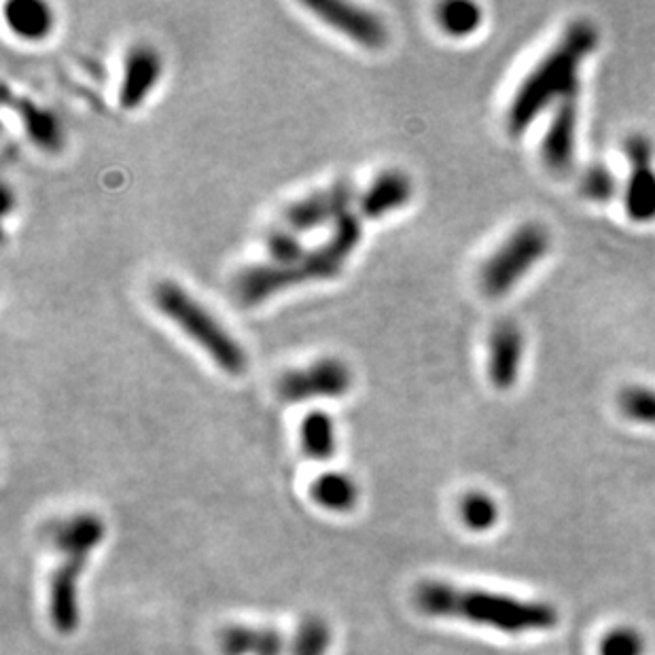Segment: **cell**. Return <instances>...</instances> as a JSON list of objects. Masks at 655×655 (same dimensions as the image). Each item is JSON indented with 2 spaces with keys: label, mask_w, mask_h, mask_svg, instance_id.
Here are the masks:
<instances>
[{
  "label": "cell",
  "mask_w": 655,
  "mask_h": 655,
  "mask_svg": "<svg viewBox=\"0 0 655 655\" xmlns=\"http://www.w3.org/2000/svg\"><path fill=\"white\" fill-rule=\"evenodd\" d=\"M355 190L348 181H337L328 190L310 193L293 202L284 211V223L296 234H308L325 225H335L344 215H348Z\"/></svg>",
  "instance_id": "cell-10"
},
{
  "label": "cell",
  "mask_w": 655,
  "mask_h": 655,
  "mask_svg": "<svg viewBox=\"0 0 655 655\" xmlns=\"http://www.w3.org/2000/svg\"><path fill=\"white\" fill-rule=\"evenodd\" d=\"M301 448L314 461H329L335 454V427L325 411H310L301 420Z\"/></svg>",
  "instance_id": "cell-18"
},
{
  "label": "cell",
  "mask_w": 655,
  "mask_h": 655,
  "mask_svg": "<svg viewBox=\"0 0 655 655\" xmlns=\"http://www.w3.org/2000/svg\"><path fill=\"white\" fill-rule=\"evenodd\" d=\"M551 248L549 232L541 223H524L498 246L480 272V287L486 298L509 296L533 272Z\"/></svg>",
  "instance_id": "cell-6"
},
{
  "label": "cell",
  "mask_w": 655,
  "mask_h": 655,
  "mask_svg": "<svg viewBox=\"0 0 655 655\" xmlns=\"http://www.w3.org/2000/svg\"><path fill=\"white\" fill-rule=\"evenodd\" d=\"M164 60L158 50L149 45H137L130 50L124 64V77L119 87V105L124 109H138L147 96L162 79Z\"/></svg>",
  "instance_id": "cell-12"
},
{
  "label": "cell",
  "mask_w": 655,
  "mask_h": 655,
  "mask_svg": "<svg viewBox=\"0 0 655 655\" xmlns=\"http://www.w3.org/2000/svg\"><path fill=\"white\" fill-rule=\"evenodd\" d=\"M524 361V333L516 321L496 323L488 335V380L498 390H509L518 383Z\"/></svg>",
  "instance_id": "cell-11"
},
{
  "label": "cell",
  "mask_w": 655,
  "mask_h": 655,
  "mask_svg": "<svg viewBox=\"0 0 655 655\" xmlns=\"http://www.w3.org/2000/svg\"><path fill=\"white\" fill-rule=\"evenodd\" d=\"M13 109L20 112L22 124L26 128V135L39 149L47 153H57L64 147V130L62 124L57 121L54 112L50 109L39 107L32 100H11L9 103Z\"/></svg>",
  "instance_id": "cell-15"
},
{
  "label": "cell",
  "mask_w": 655,
  "mask_h": 655,
  "mask_svg": "<svg viewBox=\"0 0 655 655\" xmlns=\"http://www.w3.org/2000/svg\"><path fill=\"white\" fill-rule=\"evenodd\" d=\"M266 248L270 255L272 266H293L301 261L308 255V248L301 245L300 238L296 232L287 229H273L266 238Z\"/></svg>",
  "instance_id": "cell-22"
},
{
  "label": "cell",
  "mask_w": 655,
  "mask_h": 655,
  "mask_svg": "<svg viewBox=\"0 0 655 655\" xmlns=\"http://www.w3.org/2000/svg\"><path fill=\"white\" fill-rule=\"evenodd\" d=\"M577 105L575 100L554 109V117L547 126L541 140V160L549 172L565 176L573 168L575 147H577Z\"/></svg>",
  "instance_id": "cell-13"
},
{
  "label": "cell",
  "mask_w": 655,
  "mask_h": 655,
  "mask_svg": "<svg viewBox=\"0 0 655 655\" xmlns=\"http://www.w3.org/2000/svg\"><path fill=\"white\" fill-rule=\"evenodd\" d=\"M155 308L215 361L229 376H243L248 367L245 346L223 328L217 316L190 296L181 284L164 280L153 289Z\"/></svg>",
  "instance_id": "cell-4"
},
{
  "label": "cell",
  "mask_w": 655,
  "mask_h": 655,
  "mask_svg": "<svg viewBox=\"0 0 655 655\" xmlns=\"http://www.w3.org/2000/svg\"><path fill=\"white\" fill-rule=\"evenodd\" d=\"M622 414L632 422L655 427V388L643 384H630L618 399Z\"/></svg>",
  "instance_id": "cell-21"
},
{
  "label": "cell",
  "mask_w": 655,
  "mask_h": 655,
  "mask_svg": "<svg viewBox=\"0 0 655 655\" xmlns=\"http://www.w3.org/2000/svg\"><path fill=\"white\" fill-rule=\"evenodd\" d=\"M630 176L624 187V211L634 223L655 221L654 149L649 138L630 137L624 144Z\"/></svg>",
  "instance_id": "cell-9"
},
{
  "label": "cell",
  "mask_w": 655,
  "mask_h": 655,
  "mask_svg": "<svg viewBox=\"0 0 655 655\" xmlns=\"http://www.w3.org/2000/svg\"><path fill=\"white\" fill-rule=\"evenodd\" d=\"M329 647V629L321 620H308L296 641V655H325Z\"/></svg>",
  "instance_id": "cell-26"
},
{
  "label": "cell",
  "mask_w": 655,
  "mask_h": 655,
  "mask_svg": "<svg viewBox=\"0 0 655 655\" xmlns=\"http://www.w3.org/2000/svg\"><path fill=\"white\" fill-rule=\"evenodd\" d=\"M103 537L105 524L89 514L68 519L55 530V546L62 551V565L55 569L50 583V615L55 629L64 634L73 632L79 624V575L92 549Z\"/></svg>",
  "instance_id": "cell-5"
},
{
  "label": "cell",
  "mask_w": 655,
  "mask_h": 655,
  "mask_svg": "<svg viewBox=\"0 0 655 655\" xmlns=\"http://www.w3.org/2000/svg\"><path fill=\"white\" fill-rule=\"evenodd\" d=\"M484 22V11L480 4L469 0H452L437 7V24L452 36V39H466L475 34Z\"/></svg>",
  "instance_id": "cell-19"
},
{
  "label": "cell",
  "mask_w": 655,
  "mask_h": 655,
  "mask_svg": "<svg viewBox=\"0 0 655 655\" xmlns=\"http://www.w3.org/2000/svg\"><path fill=\"white\" fill-rule=\"evenodd\" d=\"M461 516L471 530H488L498 518V509L488 494L473 492L464 496Z\"/></svg>",
  "instance_id": "cell-24"
},
{
  "label": "cell",
  "mask_w": 655,
  "mask_h": 655,
  "mask_svg": "<svg viewBox=\"0 0 655 655\" xmlns=\"http://www.w3.org/2000/svg\"><path fill=\"white\" fill-rule=\"evenodd\" d=\"M618 190H620L618 176L606 165L602 164L588 165L583 176H581V183H579L581 195L586 200L599 202V204L615 197Z\"/></svg>",
  "instance_id": "cell-23"
},
{
  "label": "cell",
  "mask_w": 655,
  "mask_h": 655,
  "mask_svg": "<svg viewBox=\"0 0 655 655\" xmlns=\"http://www.w3.org/2000/svg\"><path fill=\"white\" fill-rule=\"evenodd\" d=\"M305 7L329 28L365 50H383L388 43V28L380 15L342 0H308Z\"/></svg>",
  "instance_id": "cell-8"
},
{
  "label": "cell",
  "mask_w": 655,
  "mask_h": 655,
  "mask_svg": "<svg viewBox=\"0 0 655 655\" xmlns=\"http://www.w3.org/2000/svg\"><path fill=\"white\" fill-rule=\"evenodd\" d=\"M361 218L348 213L333 225L328 243L308 250V255L298 264L284 268L272 264L246 268L234 282V293L245 305H257L291 287L331 280L342 273L346 261L361 245Z\"/></svg>",
  "instance_id": "cell-3"
},
{
  "label": "cell",
  "mask_w": 655,
  "mask_h": 655,
  "mask_svg": "<svg viewBox=\"0 0 655 655\" xmlns=\"http://www.w3.org/2000/svg\"><path fill=\"white\" fill-rule=\"evenodd\" d=\"M414 197V183L401 170H384L361 197V211L369 218H383L406 208Z\"/></svg>",
  "instance_id": "cell-14"
},
{
  "label": "cell",
  "mask_w": 655,
  "mask_h": 655,
  "mask_svg": "<svg viewBox=\"0 0 655 655\" xmlns=\"http://www.w3.org/2000/svg\"><path fill=\"white\" fill-rule=\"evenodd\" d=\"M353 386V372L340 358H319L308 367L287 372L278 380V395L289 404H301L312 399H335L344 397Z\"/></svg>",
  "instance_id": "cell-7"
},
{
  "label": "cell",
  "mask_w": 655,
  "mask_h": 655,
  "mask_svg": "<svg viewBox=\"0 0 655 655\" xmlns=\"http://www.w3.org/2000/svg\"><path fill=\"white\" fill-rule=\"evenodd\" d=\"M599 28L590 20H577L519 83L507 109V132L519 137L544 110L571 103L579 92V75L586 60L597 52Z\"/></svg>",
  "instance_id": "cell-1"
},
{
  "label": "cell",
  "mask_w": 655,
  "mask_h": 655,
  "mask_svg": "<svg viewBox=\"0 0 655 655\" xmlns=\"http://www.w3.org/2000/svg\"><path fill=\"white\" fill-rule=\"evenodd\" d=\"M355 482L344 473H323L312 484V498L329 512H348L356 503Z\"/></svg>",
  "instance_id": "cell-20"
},
{
  "label": "cell",
  "mask_w": 655,
  "mask_h": 655,
  "mask_svg": "<svg viewBox=\"0 0 655 655\" xmlns=\"http://www.w3.org/2000/svg\"><path fill=\"white\" fill-rule=\"evenodd\" d=\"M643 652L645 643L636 630H611L602 636L601 655H643Z\"/></svg>",
  "instance_id": "cell-25"
},
{
  "label": "cell",
  "mask_w": 655,
  "mask_h": 655,
  "mask_svg": "<svg viewBox=\"0 0 655 655\" xmlns=\"http://www.w3.org/2000/svg\"><path fill=\"white\" fill-rule=\"evenodd\" d=\"M223 649L229 655H282L284 641L273 630L238 626L223 632Z\"/></svg>",
  "instance_id": "cell-17"
},
{
  "label": "cell",
  "mask_w": 655,
  "mask_h": 655,
  "mask_svg": "<svg viewBox=\"0 0 655 655\" xmlns=\"http://www.w3.org/2000/svg\"><path fill=\"white\" fill-rule=\"evenodd\" d=\"M9 28L28 41L45 39L54 28V11L41 0H15L4 9Z\"/></svg>",
  "instance_id": "cell-16"
},
{
  "label": "cell",
  "mask_w": 655,
  "mask_h": 655,
  "mask_svg": "<svg viewBox=\"0 0 655 655\" xmlns=\"http://www.w3.org/2000/svg\"><path fill=\"white\" fill-rule=\"evenodd\" d=\"M416 604L427 615L464 620L507 634L549 630L558 622L556 609L546 602L519 601L514 597L466 590L441 581L418 586Z\"/></svg>",
  "instance_id": "cell-2"
}]
</instances>
